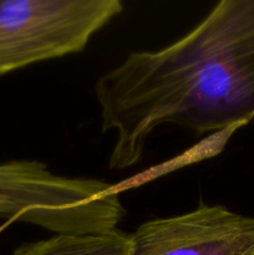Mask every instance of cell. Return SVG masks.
Wrapping results in <instances>:
<instances>
[{"label": "cell", "instance_id": "6da1fadb", "mask_svg": "<svg viewBox=\"0 0 254 255\" xmlns=\"http://www.w3.org/2000/svg\"><path fill=\"white\" fill-rule=\"evenodd\" d=\"M95 92L102 131L116 134L111 169L138 163L162 125L198 134L244 126L254 119V0H222L168 46L131 52Z\"/></svg>", "mask_w": 254, "mask_h": 255}, {"label": "cell", "instance_id": "7a4b0ae2", "mask_svg": "<svg viewBox=\"0 0 254 255\" xmlns=\"http://www.w3.org/2000/svg\"><path fill=\"white\" fill-rule=\"evenodd\" d=\"M120 0H0V76L82 51Z\"/></svg>", "mask_w": 254, "mask_h": 255}, {"label": "cell", "instance_id": "3957f363", "mask_svg": "<svg viewBox=\"0 0 254 255\" xmlns=\"http://www.w3.org/2000/svg\"><path fill=\"white\" fill-rule=\"evenodd\" d=\"M129 242V255H254V219L201 203L186 214L146 222Z\"/></svg>", "mask_w": 254, "mask_h": 255}, {"label": "cell", "instance_id": "277c9868", "mask_svg": "<svg viewBox=\"0 0 254 255\" xmlns=\"http://www.w3.org/2000/svg\"><path fill=\"white\" fill-rule=\"evenodd\" d=\"M129 234L120 229L85 234H56L46 241L26 243L12 255H129Z\"/></svg>", "mask_w": 254, "mask_h": 255}]
</instances>
